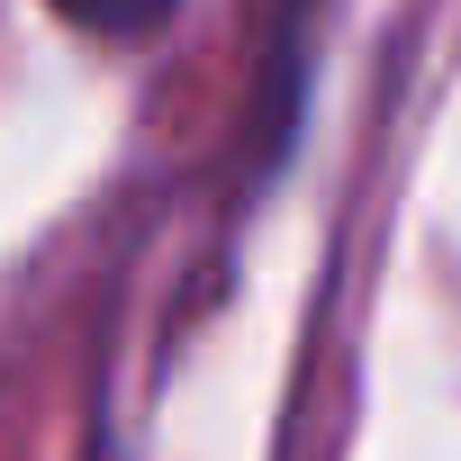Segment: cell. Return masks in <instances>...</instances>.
<instances>
[{
    "label": "cell",
    "instance_id": "cell-1",
    "mask_svg": "<svg viewBox=\"0 0 461 461\" xmlns=\"http://www.w3.org/2000/svg\"><path fill=\"white\" fill-rule=\"evenodd\" d=\"M55 10L73 19V28H91V37H118V46H145L181 0H55Z\"/></svg>",
    "mask_w": 461,
    "mask_h": 461
}]
</instances>
